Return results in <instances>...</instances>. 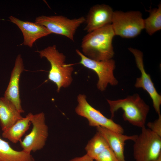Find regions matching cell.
Segmentation results:
<instances>
[{
  "label": "cell",
  "instance_id": "ffe728a7",
  "mask_svg": "<svg viewBox=\"0 0 161 161\" xmlns=\"http://www.w3.org/2000/svg\"><path fill=\"white\" fill-rule=\"evenodd\" d=\"M94 160L95 161H120L109 147L100 153Z\"/></svg>",
  "mask_w": 161,
  "mask_h": 161
},
{
  "label": "cell",
  "instance_id": "8fae6325",
  "mask_svg": "<svg viewBox=\"0 0 161 161\" xmlns=\"http://www.w3.org/2000/svg\"><path fill=\"white\" fill-rule=\"evenodd\" d=\"M113 12L112 9L106 4L92 6L85 18L84 30L89 33L111 24Z\"/></svg>",
  "mask_w": 161,
  "mask_h": 161
},
{
  "label": "cell",
  "instance_id": "e0dca14e",
  "mask_svg": "<svg viewBox=\"0 0 161 161\" xmlns=\"http://www.w3.org/2000/svg\"><path fill=\"white\" fill-rule=\"evenodd\" d=\"M0 161H35L30 153L13 149L0 137Z\"/></svg>",
  "mask_w": 161,
  "mask_h": 161
},
{
  "label": "cell",
  "instance_id": "9a60e30c",
  "mask_svg": "<svg viewBox=\"0 0 161 161\" xmlns=\"http://www.w3.org/2000/svg\"><path fill=\"white\" fill-rule=\"evenodd\" d=\"M15 105L4 97H0V125L2 131L22 119Z\"/></svg>",
  "mask_w": 161,
  "mask_h": 161
},
{
  "label": "cell",
  "instance_id": "44dd1931",
  "mask_svg": "<svg viewBox=\"0 0 161 161\" xmlns=\"http://www.w3.org/2000/svg\"><path fill=\"white\" fill-rule=\"evenodd\" d=\"M148 128L154 133L161 137V115H158V119L153 122H149L147 124Z\"/></svg>",
  "mask_w": 161,
  "mask_h": 161
},
{
  "label": "cell",
  "instance_id": "5b68a950",
  "mask_svg": "<svg viewBox=\"0 0 161 161\" xmlns=\"http://www.w3.org/2000/svg\"><path fill=\"white\" fill-rule=\"evenodd\" d=\"M133 155L135 161H150L161 154V137L145 127L134 141Z\"/></svg>",
  "mask_w": 161,
  "mask_h": 161
},
{
  "label": "cell",
  "instance_id": "4fadbf2b",
  "mask_svg": "<svg viewBox=\"0 0 161 161\" xmlns=\"http://www.w3.org/2000/svg\"><path fill=\"white\" fill-rule=\"evenodd\" d=\"M9 18L21 30L24 38L23 44L30 47L36 40L51 34L45 27L35 22L22 21L12 16Z\"/></svg>",
  "mask_w": 161,
  "mask_h": 161
},
{
  "label": "cell",
  "instance_id": "6da1fadb",
  "mask_svg": "<svg viewBox=\"0 0 161 161\" xmlns=\"http://www.w3.org/2000/svg\"><path fill=\"white\" fill-rule=\"evenodd\" d=\"M115 35L111 24L88 33L82 39V53L96 61L112 59L114 54L112 42Z\"/></svg>",
  "mask_w": 161,
  "mask_h": 161
},
{
  "label": "cell",
  "instance_id": "2e32d148",
  "mask_svg": "<svg viewBox=\"0 0 161 161\" xmlns=\"http://www.w3.org/2000/svg\"><path fill=\"white\" fill-rule=\"evenodd\" d=\"M32 114L29 113L25 117L18 120L7 129L3 131L2 137L13 143L20 142L22 137L29 128Z\"/></svg>",
  "mask_w": 161,
  "mask_h": 161
},
{
  "label": "cell",
  "instance_id": "5bb4252c",
  "mask_svg": "<svg viewBox=\"0 0 161 161\" xmlns=\"http://www.w3.org/2000/svg\"><path fill=\"white\" fill-rule=\"evenodd\" d=\"M97 131L105 139L109 147L120 161H126L124 154L126 141H133L137 135L128 136L101 127H96Z\"/></svg>",
  "mask_w": 161,
  "mask_h": 161
},
{
  "label": "cell",
  "instance_id": "603a6c76",
  "mask_svg": "<svg viewBox=\"0 0 161 161\" xmlns=\"http://www.w3.org/2000/svg\"><path fill=\"white\" fill-rule=\"evenodd\" d=\"M150 161H161V154L157 158Z\"/></svg>",
  "mask_w": 161,
  "mask_h": 161
},
{
  "label": "cell",
  "instance_id": "7c38bea8",
  "mask_svg": "<svg viewBox=\"0 0 161 161\" xmlns=\"http://www.w3.org/2000/svg\"><path fill=\"white\" fill-rule=\"evenodd\" d=\"M24 70L23 60L20 54L17 56L12 71L10 81L4 97L11 101L21 113L24 112L21 106L19 93V81L21 73Z\"/></svg>",
  "mask_w": 161,
  "mask_h": 161
},
{
  "label": "cell",
  "instance_id": "8992f818",
  "mask_svg": "<svg viewBox=\"0 0 161 161\" xmlns=\"http://www.w3.org/2000/svg\"><path fill=\"white\" fill-rule=\"evenodd\" d=\"M85 21L83 16L70 19L62 15H42L35 20V23L44 26L51 33L64 36L73 41L77 30Z\"/></svg>",
  "mask_w": 161,
  "mask_h": 161
},
{
  "label": "cell",
  "instance_id": "7402d4cb",
  "mask_svg": "<svg viewBox=\"0 0 161 161\" xmlns=\"http://www.w3.org/2000/svg\"><path fill=\"white\" fill-rule=\"evenodd\" d=\"M69 161H94V160L86 154L81 157H75Z\"/></svg>",
  "mask_w": 161,
  "mask_h": 161
},
{
  "label": "cell",
  "instance_id": "ac0fdd59",
  "mask_svg": "<svg viewBox=\"0 0 161 161\" xmlns=\"http://www.w3.org/2000/svg\"><path fill=\"white\" fill-rule=\"evenodd\" d=\"M147 11L149 13L148 18L144 19V29L150 35H151L161 29V4L158 7L151 9Z\"/></svg>",
  "mask_w": 161,
  "mask_h": 161
},
{
  "label": "cell",
  "instance_id": "52a82bcc",
  "mask_svg": "<svg viewBox=\"0 0 161 161\" xmlns=\"http://www.w3.org/2000/svg\"><path fill=\"white\" fill-rule=\"evenodd\" d=\"M30 122L32 128L31 132L20 141L22 150L29 153L42 149L48 136V128L45 123L44 114L41 112L32 114Z\"/></svg>",
  "mask_w": 161,
  "mask_h": 161
},
{
  "label": "cell",
  "instance_id": "277c9868",
  "mask_svg": "<svg viewBox=\"0 0 161 161\" xmlns=\"http://www.w3.org/2000/svg\"><path fill=\"white\" fill-rule=\"evenodd\" d=\"M111 25L115 35L125 38H134L144 29V19L138 11H114Z\"/></svg>",
  "mask_w": 161,
  "mask_h": 161
},
{
  "label": "cell",
  "instance_id": "d6986e66",
  "mask_svg": "<svg viewBox=\"0 0 161 161\" xmlns=\"http://www.w3.org/2000/svg\"><path fill=\"white\" fill-rule=\"evenodd\" d=\"M109 147L105 139L97 131L88 142L85 149L86 154L94 160L100 153Z\"/></svg>",
  "mask_w": 161,
  "mask_h": 161
},
{
  "label": "cell",
  "instance_id": "9c48e42d",
  "mask_svg": "<svg viewBox=\"0 0 161 161\" xmlns=\"http://www.w3.org/2000/svg\"><path fill=\"white\" fill-rule=\"evenodd\" d=\"M84 94H79L77 97L78 104L75 109L76 113L78 115L86 118L89 126H101L110 130L123 134L124 130L120 124L115 123L111 119L103 115L99 110L90 105Z\"/></svg>",
  "mask_w": 161,
  "mask_h": 161
},
{
  "label": "cell",
  "instance_id": "30bf717a",
  "mask_svg": "<svg viewBox=\"0 0 161 161\" xmlns=\"http://www.w3.org/2000/svg\"><path fill=\"white\" fill-rule=\"evenodd\" d=\"M128 49L134 56L137 66L141 72V77L137 78L134 86L137 88H142L148 93L152 100L155 110L158 115L160 114L161 96L157 92L150 75L147 74L145 70L143 54L141 51L137 49L130 47Z\"/></svg>",
  "mask_w": 161,
  "mask_h": 161
},
{
  "label": "cell",
  "instance_id": "3957f363",
  "mask_svg": "<svg viewBox=\"0 0 161 161\" xmlns=\"http://www.w3.org/2000/svg\"><path fill=\"white\" fill-rule=\"evenodd\" d=\"M36 52L41 58H45L50 63L51 68L48 79L56 85L57 92H59L61 88L69 86L72 81V75L74 68L71 64L65 63L66 56L58 51L56 46H49Z\"/></svg>",
  "mask_w": 161,
  "mask_h": 161
},
{
  "label": "cell",
  "instance_id": "ba28073f",
  "mask_svg": "<svg viewBox=\"0 0 161 161\" xmlns=\"http://www.w3.org/2000/svg\"><path fill=\"white\" fill-rule=\"evenodd\" d=\"M75 51L80 58V63L94 71L97 75L98 80L97 86L99 90L101 91H104L109 84L112 86L117 84L118 81L113 74L115 68L114 60L111 59L96 61L87 58L78 49H76Z\"/></svg>",
  "mask_w": 161,
  "mask_h": 161
},
{
  "label": "cell",
  "instance_id": "7a4b0ae2",
  "mask_svg": "<svg viewBox=\"0 0 161 161\" xmlns=\"http://www.w3.org/2000/svg\"><path fill=\"white\" fill-rule=\"evenodd\" d=\"M110 106L111 118L120 109L123 111V119L132 125L141 128L145 126L149 107L137 94L116 100H107Z\"/></svg>",
  "mask_w": 161,
  "mask_h": 161
}]
</instances>
